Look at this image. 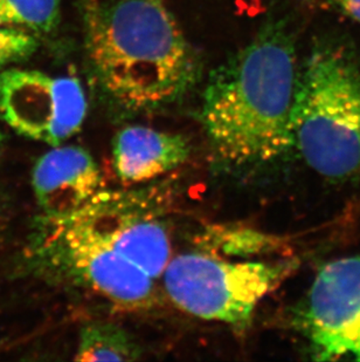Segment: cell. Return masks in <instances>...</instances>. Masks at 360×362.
I'll use <instances>...</instances> for the list:
<instances>
[{
	"label": "cell",
	"mask_w": 360,
	"mask_h": 362,
	"mask_svg": "<svg viewBox=\"0 0 360 362\" xmlns=\"http://www.w3.org/2000/svg\"><path fill=\"white\" fill-rule=\"evenodd\" d=\"M297 79L294 47L279 30L258 35L213 73L201 121L217 158L239 167L286 154Z\"/></svg>",
	"instance_id": "cell-1"
},
{
	"label": "cell",
	"mask_w": 360,
	"mask_h": 362,
	"mask_svg": "<svg viewBox=\"0 0 360 362\" xmlns=\"http://www.w3.org/2000/svg\"><path fill=\"white\" fill-rule=\"evenodd\" d=\"M87 21L97 81L124 110L167 106L197 81V54L164 0H119Z\"/></svg>",
	"instance_id": "cell-2"
},
{
	"label": "cell",
	"mask_w": 360,
	"mask_h": 362,
	"mask_svg": "<svg viewBox=\"0 0 360 362\" xmlns=\"http://www.w3.org/2000/svg\"><path fill=\"white\" fill-rule=\"evenodd\" d=\"M292 147L317 174L360 180V69L338 48L313 52L299 74Z\"/></svg>",
	"instance_id": "cell-3"
},
{
	"label": "cell",
	"mask_w": 360,
	"mask_h": 362,
	"mask_svg": "<svg viewBox=\"0 0 360 362\" xmlns=\"http://www.w3.org/2000/svg\"><path fill=\"white\" fill-rule=\"evenodd\" d=\"M297 267L292 259H228L198 250L171 258L162 277L167 296L181 311L244 332L258 305Z\"/></svg>",
	"instance_id": "cell-4"
},
{
	"label": "cell",
	"mask_w": 360,
	"mask_h": 362,
	"mask_svg": "<svg viewBox=\"0 0 360 362\" xmlns=\"http://www.w3.org/2000/svg\"><path fill=\"white\" fill-rule=\"evenodd\" d=\"M87 99L73 76H53L33 69L0 74V117L17 133L52 147L81 129Z\"/></svg>",
	"instance_id": "cell-5"
},
{
	"label": "cell",
	"mask_w": 360,
	"mask_h": 362,
	"mask_svg": "<svg viewBox=\"0 0 360 362\" xmlns=\"http://www.w3.org/2000/svg\"><path fill=\"white\" fill-rule=\"evenodd\" d=\"M303 327L315 359L360 362V255L332 260L318 271Z\"/></svg>",
	"instance_id": "cell-6"
},
{
	"label": "cell",
	"mask_w": 360,
	"mask_h": 362,
	"mask_svg": "<svg viewBox=\"0 0 360 362\" xmlns=\"http://www.w3.org/2000/svg\"><path fill=\"white\" fill-rule=\"evenodd\" d=\"M53 224L64 259L89 287L122 308L152 304L155 279L119 255L97 230L75 215Z\"/></svg>",
	"instance_id": "cell-7"
},
{
	"label": "cell",
	"mask_w": 360,
	"mask_h": 362,
	"mask_svg": "<svg viewBox=\"0 0 360 362\" xmlns=\"http://www.w3.org/2000/svg\"><path fill=\"white\" fill-rule=\"evenodd\" d=\"M102 235L114 249L155 281L171 260L167 226L138 194L100 192L74 214Z\"/></svg>",
	"instance_id": "cell-8"
},
{
	"label": "cell",
	"mask_w": 360,
	"mask_h": 362,
	"mask_svg": "<svg viewBox=\"0 0 360 362\" xmlns=\"http://www.w3.org/2000/svg\"><path fill=\"white\" fill-rule=\"evenodd\" d=\"M102 174L88 151L58 146L35 163L32 185L41 210L51 222L68 218L102 192Z\"/></svg>",
	"instance_id": "cell-9"
},
{
	"label": "cell",
	"mask_w": 360,
	"mask_h": 362,
	"mask_svg": "<svg viewBox=\"0 0 360 362\" xmlns=\"http://www.w3.org/2000/svg\"><path fill=\"white\" fill-rule=\"evenodd\" d=\"M188 141L179 134L145 126H129L116 134L112 167L124 183L153 181L179 168L190 158Z\"/></svg>",
	"instance_id": "cell-10"
},
{
	"label": "cell",
	"mask_w": 360,
	"mask_h": 362,
	"mask_svg": "<svg viewBox=\"0 0 360 362\" xmlns=\"http://www.w3.org/2000/svg\"><path fill=\"white\" fill-rule=\"evenodd\" d=\"M198 250L228 259L253 260L286 251L279 237L234 223L208 224L198 233Z\"/></svg>",
	"instance_id": "cell-11"
},
{
	"label": "cell",
	"mask_w": 360,
	"mask_h": 362,
	"mask_svg": "<svg viewBox=\"0 0 360 362\" xmlns=\"http://www.w3.org/2000/svg\"><path fill=\"white\" fill-rule=\"evenodd\" d=\"M143 351L126 328L109 322L85 324L80 331L78 361H136Z\"/></svg>",
	"instance_id": "cell-12"
},
{
	"label": "cell",
	"mask_w": 360,
	"mask_h": 362,
	"mask_svg": "<svg viewBox=\"0 0 360 362\" xmlns=\"http://www.w3.org/2000/svg\"><path fill=\"white\" fill-rule=\"evenodd\" d=\"M60 21V0H0V25L48 35Z\"/></svg>",
	"instance_id": "cell-13"
},
{
	"label": "cell",
	"mask_w": 360,
	"mask_h": 362,
	"mask_svg": "<svg viewBox=\"0 0 360 362\" xmlns=\"http://www.w3.org/2000/svg\"><path fill=\"white\" fill-rule=\"evenodd\" d=\"M39 37L19 28L0 25V71L35 54Z\"/></svg>",
	"instance_id": "cell-14"
},
{
	"label": "cell",
	"mask_w": 360,
	"mask_h": 362,
	"mask_svg": "<svg viewBox=\"0 0 360 362\" xmlns=\"http://www.w3.org/2000/svg\"><path fill=\"white\" fill-rule=\"evenodd\" d=\"M360 23V0H320Z\"/></svg>",
	"instance_id": "cell-15"
},
{
	"label": "cell",
	"mask_w": 360,
	"mask_h": 362,
	"mask_svg": "<svg viewBox=\"0 0 360 362\" xmlns=\"http://www.w3.org/2000/svg\"><path fill=\"white\" fill-rule=\"evenodd\" d=\"M82 1L85 4L87 16L92 14L99 7V1L97 0H82Z\"/></svg>",
	"instance_id": "cell-16"
},
{
	"label": "cell",
	"mask_w": 360,
	"mask_h": 362,
	"mask_svg": "<svg viewBox=\"0 0 360 362\" xmlns=\"http://www.w3.org/2000/svg\"><path fill=\"white\" fill-rule=\"evenodd\" d=\"M1 141H3V134L0 132V144H1Z\"/></svg>",
	"instance_id": "cell-17"
}]
</instances>
